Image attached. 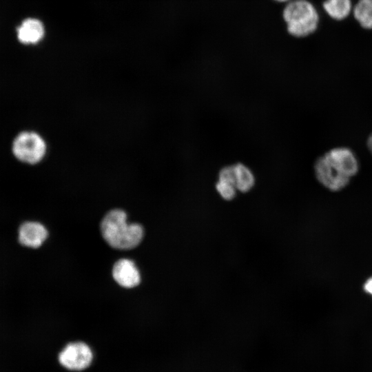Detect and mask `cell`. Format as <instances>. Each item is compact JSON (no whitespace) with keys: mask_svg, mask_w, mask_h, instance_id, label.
I'll return each instance as SVG.
<instances>
[{"mask_svg":"<svg viewBox=\"0 0 372 372\" xmlns=\"http://www.w3.org/2000/svg\"><path fill=\"white\" fill-rule=\"evenodd\" d=\"M318 180L331 191L345 187L358 172V163L347 147L333 148L319 157L314 165Z\"/></svg>","mask_w":372,"mask_h":372,"instance_id":"obj_1","label":"cell"},{"mask_svg":"<svg viewBox=\"0 0 372 372\" xmlns=\"http://www.w3.org/2000/svg\"><path fill=\"white\" fill-rule=\"evenodd\" d=\"M280 16L287 34L296 39H304L318 30L320 16L310 0H291L282 5Z\"/></svg>","mask_w":372,"mask_h":372,"instance_id":"obj_2","label":"cell"},{"mask_svg":"<svg viewBox=\"0 0 372 372\" xmlns=\"http://www.w3.org/2000/svg\"><path fill=\"white\" fill-rule=\"evenodd\" d=\"M127 214L120 209L108 211L101 223V231L105 240L113 248L130 249L142 240L144 231L136 223L127 224Z\"/></svg>","mask_w":372,"mask_h":372,"instance_id":"obj_3","label":"cell"},{"mask_svg":"<svg viewBox=\"0 0 372 372\" xmlns=\"http://www.w3.org/2000/svg\"><path fill=\"white\" fill-rule=\"evenodd\" d=\"M11 149L14 158L19 161L35 165L45 158L48 144L39 133L32 130H24L14 138Z\"/></svg>","mask_w":372,"mask_h":372,"instance_id":"obj_4","label":"cell"},{"mask_svg":"<svg viewBox=\"0 0 372 372\" xmlns=\"http://www.w3.org/2000/svg\"><path fill=\"white\" fill-rule=\"evenodd\" d=\"M90 347L81 342L68 344L59 355L61 365L70 370H83L90 366L92 360Z\"/></svg>","mask_w":372,"mask_h":372,"instance_id":"obj_5","label":"cell"},{"mask_svg":"<svg viewBox=\"0 0 372 372\" xmlns=\"http://www.w3.org/2000/svg\"><path fill=\"white\" fill-rule=\"evenodd\" d=\"M112 276L119 285L126 288L138 285L141 280L139 271L134 263L125 258L118 260L114 265Z\"/></svg>","mask_w":372,"mask_h":372,"instance_id":"obj_6","label":"cell"},{"mask_svg":"<svg viewBox=\"0 0 372 372\" xmlns=\"http://www.w3.org/2000/svg\"><path fill=\"white\" fill-rule=\"evenodd\" d=\"M48 231L37 222L24 223L19 230V240L25 247L37 248L45 240Z\"/></svg>","mask_w":372,"mask_h":372,"instance_id":"obj_7","label":"cell"},{"mask_svg":"<svg viewBox=\"0 0 372 372\" xmlns=\"http://www.w3.org/2000/svg\"><path fill=\"white\" fill-rule=\"evenodd\" d=\"M17 33L21 43L34 44L40 41L43 37L44 27L39 20L29 18L24 20L17 28Z\"/></svg>","mask_w":372,"mask_h":372,"instance_id":"obj_8","label":"cell"},{"mask_svg":"<svg viewBox=\"0 0 372 372\" xmlns=\"http://www.w3.org/2000/svg\"><path fill=\"white\" fill-rule=\"evenodd\" d=\"M322 8L331 18L341 21L351 13L352 3L351 0H325L322 3Z\"/></svg>","mask_w":372,"mask_h":372,"instance_id":"obj_9","label":"cell"},{"mask_svg":"<svg viewBox=\"0 0 372 372\" xmlns=\"http://www.w3.org/2000/svg\"><path fill=\"white\" fill-rule=\"evenodd\" d=\"M236 189L245 193L255 184V177L251 169L242 163L233 165Z\"/></svg>","mask_w":372,"mask_h":372,"instance_id":"obj_10","label":"cell"},{"mask_svg":"<svg viewBox=\"0 0 372 372\" xmlns=\"http://www.w3.org/2000/svg\"><path fill=\"white\" fill-rule=\"evenodd\" d=\"M353 14L362 28L372 29V0H358L353 8Z\"/></svg>","mask_w":372,"mask_h":372,"instance_id":"obj_11","label":"cell"},{"mask_svg":"<svg viewBox=\"0 0 372 372\" xmlns=\"http://www.w3.org/2000/svg\"><path fill=\"white\" fill-rule=\"evenodd\" d=\"M216 189L221 198L225 200H232L237 190L234 182L219 178L216 184Z\"/></svg>","mask_w":372,"mask_h":372,"instance_id":"obj_12","label":"cell"},{"mask_svg":"<svg viewBox=\"0 0 372 372\" xmlns=\"http://www.w3.org/2000/svg\"><path fill=\"white\" fill-rule=\"evenodd\" d=\"M364 290L372 295V278L367 280L364 286Z\"/></svg>","mask_w":372,"mask_h":372,"instance_id":"obj_13","label":"cell"},{"mask_svg":"<svg viewBox=\"0 0 372 372\" xmlns=\"http://www.w3.org/2000/svg\"><path fill=\"white\" fill-rule=\"evenodd\" d=\"M367 147L369 151L371 152V153L372 154V133L371 134V135L369 136L367 139Z\"/></svg>","mask_w":372,"mask_h":372,"instance_id":"obj_14","label":"cell"},{"mask_svg":"<svg viewBox=\"0 0 372 372\" xmlns=\"http://www.w3.org/2000/svg\"><path fill=\"white\" fill-rule=\"evenodd\" d=\"M270 1L279 5H284L285 3H287L288 1L291 0H270Z\"/></svg>","mask_w":372,"mask_h":372,"instance_id":"obj_15","label":"cell"}]
</instances>
